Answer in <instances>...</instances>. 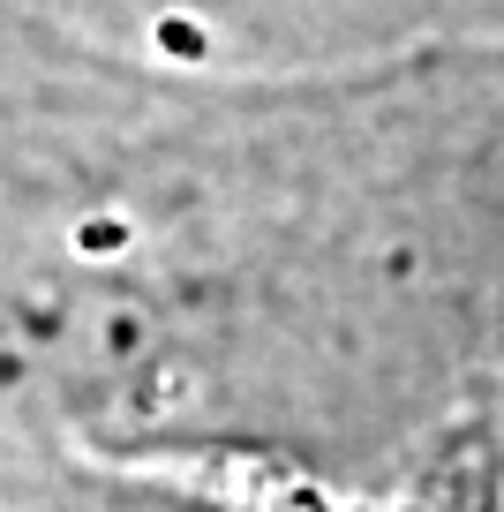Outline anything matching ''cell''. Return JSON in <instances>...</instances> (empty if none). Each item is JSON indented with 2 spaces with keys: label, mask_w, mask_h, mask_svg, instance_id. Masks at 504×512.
<instances>
[{
  "label": "cell",
  "mask_w": 504,
  "mask_h": 512,
  "mask_svg": "<svg viewBox=\"0 0 504 512\" xmlns=\"http://www.w3.org/2000/svg\"><path fill=\"white\" fill-rule=\"evenodd\" d=\"M76 249L83 256H121L128 249V226L121 219H91V226H76Z\"/></svg>",
  "instance_id": "obj_1"
}]
</instances>
